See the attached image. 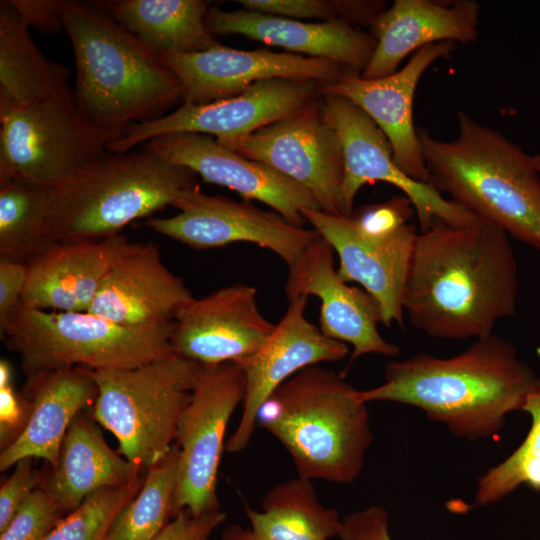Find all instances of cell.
Listing matches in <instances>:
<instances>
[{
  "label": "cell",
  "mask_w": 540,
  "mask_h": 540,
  "mask_svg": "<svg viewBox=\"0 0 540 540\" xmlns=\"http://www.w3.org/2000/svg\"><path fill=\"white\" fill-rule=\"evenodd\" d=\"M441 140L419 129L429 183L480 220L540 252V174L533 156L463 111Z\"/></svg>",
  "instance_id": "cell-4"
},
{
  "label": "cell",
  "mask_w": 540,
  "mask_h": 540,
  "mask_svg": "<svg viewBox=\"0 0 540 540\" xmlns=\"http://www.w3.org/2000/svg\"><path fill=\"white\" fill-rule=\"evenodd\" d=\"M415 215L411 201L405 195L367 205L350 217L356 232L370 240H385L400 232Z\"/></svg>",
  "instance_id": "cell-37"
},
{
  "label": "cell",
  "mask_w": 540,
  "mask_h": 540,
  "mask_svg": "<svg viewBox=\"0 0 540 540\" xmlns=\"http://www.w3.org/2000/svg\"><path fill=\"white\" fill-rule=\"evenodd\" d=\"M199 368L175 353L135 368H85L98 389L91 417L117 438L123 457L148 469L173 446Z\"/></svg>",
  "instance_id": "cell-8"
},
{
  "label": "cell",
  "mask_w": 540,
  "mask_h": 540,
  "mask_svg": "<svg viewBox=\"0 0 540 540\" xmlns=\"http://www.w3.org/2000/svg\"><path fill=\"white\" fill-rule=\"evenodd\" d=\"M518 267L509 235L478 219L436 222L418 233L403 308L412 325L442 339H478L516 312Z\"/></svg>",
  "instance_id": "cell-1"
},
{
  "label": "cell",
  "mask_w": 540,
  "mask_h": 540,
  "mask_svg": "<svg viewBox=\"0 0 540 540\" xmlns=\"http://www.w3.org/2000/svg\"><path fill=\"white\" fill-rule=\"evenodd\" d=\"M225 513L219 510L193 516L188 510H180L172 522L153 540H209L211 533L225 520Z\"/></svg>",
  "instance_id": "cell-41"
},
{
  "label": "cell",
  "mask_w": 540,
  "mask_h": 540,
  "mask_svg": "<svg viewBox=\"0 0 540 540\" xmlns=\"http://www.w3.org/2000/svg\"><path fill=\"white\" fill-rule=\"evenodd\" d=\"M479 16L480 5L473 0H395L371 24L376 47L360 75L389 76L408 55L427 45L472 43L478 38Z\"/></svg>",
  "instance_id": "cell-24"
},
{
  "label": "cell",
  "mask_w": 540,
  "mask_h": 540,
  "mask_svg": "<svg viewBox=\"0 0 540 540\" xmlns=\"http://www.w3.org/2000/svg\"><path fill=\"white\" fill-rule=\"evenodd\" d=\"M172 206L179 210L177 215L152 218L146 225L195 249L249 242L271 250L289 267L319 236L315 229L295 225L275 211L208 195L197 186L181 192Z\"/></svg>",
  "instance_id": "cell-13"
},
{
  "label": "cell",
  "mask_w": 540,
  "mask_h": 540,
  "mask_svg": "<svg viewBox=\"0 0 540 540\" xmlns=\"http://www.w3.org/2000/svg\"><path fill=\"white\" fill-rule=\"evenodd\" d=\"M522 411L530 414L531 428L515 451L479 478L476 505L498 502L524 483L540 491V378L527 393Z\"/></svg>",
  "instance_id": "cell-33"
},
{
  "label": "cell",
  "mask_w": 540,
  "mask_h": 540,
  "mask_svg": "<svg viewBox=\"0 0 540 540\" xmlns=\"http://www.w3.org/2000/svg\"><path fill=\"white\" fill-rule=\"evenodd\" d=\"M358 393L343 375L312 365L272 393L257 425L287 450L298 477L349 484L373 442L367 403Z\"/></svg>",
  "instance_id": "cell-5"
},
{
  "label": "cell",
  "mask_w": 540,
  "mask_h": 540,
  "mask_svg": "<svg viewBox=\"0 0 540 540\" xmlns=\"http://www.w3.org/2000/svg\"><path fill=\"white\" fill-rule=\"evenodd\" d=\"M94 421L83 412L75 417L43 487L64 512L73 511L98 490L143 482L142 469L112 450Z\"/></svg>",
  "instance_id": "cell-27"
},
{
  "label": "cell",
  "mask_w": 540,
  "mask_h": 540,
  "mask_svg": "<svg viewBox=\"0 0 540 540\" xmlns=\"http://www.w3.org/2000/svg\"><path fill=\"white\" fill-rule=\"evenodd\" d=\"M303 216L337 253L340 277L359 283L376 299L381 323L402 326L405 285L418 235L415 225L409 223L389 239L370 240L356 232L349 216L320 209H306Z\"/></svg>",
  "instance_id": "cell-21"
},
{
  "label": "cell",
  "mask_w": 540,
  "mask_h": 540,
  "mask_svg": "<svg viewBox=\"0 0 540 540\" xmlns=\"http://www.w3.org/2000/svg\"><path fill=\"white\" fill-rule=\"evenodd\" d=\"M142 483L92 493L62 518L44 540H105L113 521L138 493Z\"/></svg>",
  "instance_id": "cell-34"
},
{
  "label": "cell",
  "mask_w": 540,
  "mask_h": 540,
  "mask_svg": "<svg viewBox=\"0 0 540 540\" xmlns=\"http://www.w3.org/2000/svg\"><path fill=\"white\" fill-rule=\"evenodd\" d=\"M195 173L143 149L106 155L53 188L49 206L56 242L96 240L174 203L197 186Z\"/></svg>",
  "instance_id": "cell-6"
},
{
  "label": "cell",
  "mask_w": 540,
  "mask_h": 540,
  "mask_svg": "<svg viewBox=\"0 0 540 540\" xmlns=\"http://www.w3.org/2000/svg\"><path fill=\"white\" fill-rule=\"evenodd\" d=\"M454 44L427 45L413 53L403 68L383 78L366 79L349 71L337 82L322 85L323 93L345 97L360 107L387 137L399 168L422 182L429 183V173L413 119L415 91L428 67L450 54Z\"/></svg>",
  "instance_id": "cell-20"
},
{
  "label": "cell",
  "mask_w": 540,
  "mask_h": 540,
  "mask_svg": "<svg viewBox=\"0 0 540 540\" xmlns=\"http://www.w3.org/2000/svg\"><path fill=\"white\" fill-rule=\"evenodd\" d=\"M536 378L511 342L491 334L451 357L420 353L391 360L384 382L358 394L365 403L416 407L453 435L478 441L498 434L509 413L522 411Z\"/></svg>",
  "instance_id": "cell-2"
},
{
  "label": "cell",
  "mask_w": 540,
  "mask_h": 540,
  "mask_svg": "<svg viewBox=\"0 0 540 540\" xmlns=\"http://www.w3.org/2000/svg\"><path fill=\"white\" fill-rule=\"evenodd\" d=\"M174 321L123 326L89 312H58L20 305L1 336L18 354L28 376L81 367L89 370L135 368L174 354Z\"/></svg>",
  "instance_id": "cell-7"
},
{
  "label": "cell",
  "mask_w": 540,
  "mask_h": 540,
  "mask_svg": "<svg viewBox=\"0 0 540 540\" xmlns=\"http://www.w3.org/2000/svg\"><path fill=\"white\" fill-rule=\"evenodd\" d=\"M30 403L16 392L10 364L0 361V439L2 448L11 444L25 427Z\"/></svg>",
  "instance_id": "cell-38"
},
{
  "label": "cell",
  "mask_w": 540,
  "mask_h": 540,
  "mask_svg": "<svg viewBox=\"0 0 540 540\" xmlns=\"http://www.w3.org/2000/svg\"><path fill=\"white\" fill-rule=\"evenodd\" d=\"M162 159L190 169L205 182L237 192L245 201L257 200L289 222L303 226V211L321 209L315 197L302 185L258 161L221 146L215 139L199 133H174L145 143Z\"/></svg>",
  "instance_id": "cell-17"
},
{
  "label": "cell",
  "mask_w": 540,
  "mask_h": 540,
  "mask_svg": "<svg viewBox=\"0 0 540 540\" xmlns=\"http://www.w3.org/2000/svg\"><path fill=\"white\" fill-rule=\"evenodd\" d=\"M121 135L87 122L65 85L0 114V182L57 188L106 156Z\"/></svg>",
  "instance_id": "cell-9"
},
{
  "label": "cell",
  "mask_w": 540,
  "mask_h": 540,
  "mask_svg": "<svg viewBox=\"0 0 540 540\" xmlns=\"http://www.w3.org/2000/svg\"><path fill=\"white\" fill-rule=\"evenodd\" d=\"M107 12L157 56L219 44L206 25L204 1L122 0L107 4Z\"/></svg>",
  "instance_id": "cell-29"
},
{
  "label": "cell",
  "mask_w": 540,
  "mask_h": 540,
  "mask_svg": "<svg viewBox=\"0 0 540 540\" xmlns=\"http://www.w3.org/2000/svg\"><path fill=\"white\" fill-rule=\"evenodd\" d=\"M159 60L177 77L184 102L201 105L230 98L267 79L337 82L348 70L333 62L268 49L239 50L220 43L193 53H164Z\"/></svg>",
  "instance_id": "cell-15"
},
{
  "label": "cell",
  "mask_w": 540,
  "mask_h": 540,
  "mask_svg": "<svg viewBox=\"0 0 540 540\" xmlns=\"http://www.w3.org/2000/svg\"><path fill=\"white\" fill-rule=\"evenodd\" d=\"M249 527L227 526L221 540H329L338 537L342 519L324 506L310 480L280 482L265 495L261 510L245 505Z\"/></svg>",
  "instance_id": "cell-28"
},
{
  "label": "cell",
  "mask_w": 540,
  "mask_h": 540,
  "mask_svg": "<svg viewBox=\"0 0 540 540\" xmlns=\"http://www.w3.org/2000/svg\"><path fill=\"white\" fill-rule=\"evenodd\" d=\"M320 104L342 144V201L345 216L353 214L355 197L365 184L382 181L400 189L411 201L421 232L430 229L438 221L464 226L478 220L468 210L445 198L430 183L415 180L402 171L394 161L385 134L352 101L336 94L323 93Z\"/></svg>",
  "instance_id": "cell-12"
},
{
  "label": "cell",
  "mask_w": 540,
  "mask_h": 540,
  "mask_svg": "<svg viewBox=\"0 0 540 540\" xmlns=\"http://www.w3.org/2000/svg\"><path fill=\"white\" fill-rule=\"evenodd\" d=\"M205 21L214 36L239 34L291 54L333 62L358 74L376 47L372 34L342 20L310 23L245 9L212 8Z\"/></svg>",
  "instance_id": "cell-25"
},
{
  "label": "cell",
  "mask_w": 540,
  "mask_h": 540,
  "mask_svg": "<svg viewBox=\"0 0 540 540\" xmlns=\"http://www.w3.org/2000/svg\"><path fill=\"white\" fill-rule=\"evenodd\" d=\"M307 298L288 302L265 343L241 365L246 392L239 423L225 444L228 452L237 453L248 446L260 408L281 384L306 367L338 361L348 354L347 344L329 338L306 319Z\"/></svg>",
  "instance_id": "cell-19"
},
{
  "label": "cell",
  "mask_w": 540,
  "mask_h": 540,
  "mask_svg": "<svg viewBox=\"0 0 540 540\" xmlns=\"http://www.w3.org/2000/svg\"><path fill=\"white\" fill-rule=\"evenodd\" d=\"M30 412L19 436L0 455L4 471L25 458L57 465L63 438L75 417L93 406L98 389L85 368L74 367L28 376Z\"/></svg>",
  "instance_id": "cell-26"
},
{
  "label": "cell",
  "mask_w": 540,
  "mask_h": 540,
  "mask_svg": "<svg viewBox=\"0 0 540 540\" xmlns=\"http://www.w3.org/2000/svg\"><path fill=\"white\" fill-rule=\"evenodd\" d=\"M388 520L383 506L371 505L346 515L338 537L340 540H393Z\"/></svg>",
  "instance_id": "cell-40"
},
{
  "label": "cell",
  "mask_w": 540,
  "mask_h": 540,
  "mask_svg": "<svg viewBox=\"0 0 540 540\" xmlns=\"http://www.w3.org/2000/svg\"><path fill=\"white\" fill-rule=\"evenodd\" d=\"M64 513L45 488L37 487L0 532V540H44Z\"/></svg>",
  "instance_id": "cell-36"
},
{
  "label": "cell",
  "mask_w": 540,
  "mask_h": 540,
  "mask_svg": "<svg viewBox=\"0 0 540 540\" xmlns=\"http://www.w3.org/2000/svg\"><path fill=\"white\" fill-rule=\"evenodd\" d=\"M232 151L262 162L302 185L323 211L345 216L342 144L322 110L320 98L258 129Z\"/></svg>",
  "instance_id": "cell-14"
},
{
  "label": "cell",
  "mask_w": 540,
  "mask_h": 540,
  "mask_svg": "<svg viewBox=\"0 0 540 540\" xmlns=\"http://www.w3.org/2000/svg\"><path fill=\"white\" fill-rule=\"evenodd\" d=\"M178 462L175 444L148 468L140 490L119 512L105 540H153L164 529L173 514Z\"/></svg>",
  "instance_id": "cell-32"
},
{
  "label": "cell",
  "mask_w": 540,
  "mask_h": 540,
  "mask_svg": "<svg viewBox=\"0 0 540 540\" xmlns=\"http://www.w3.org/2000/svg\"><path fill=\"white\" fill-rule=\"evenodd\" d=\"M10 3L29 26L45 33L64 28L60 1L10 0Z\"/></svg>",
  "instance_id": "cell-43"
},
{
  "label": "cell",
  "mask_w": 540,
  "mask_h": 540,
  "mask_svg": "<svg viewBox=\"0 0 540 540\" xmlns=\"http://www.w3.org/2000/svg\"><path fill=\"white\" fill-rule=\"evenodd\" d=\"M29 27L10 1L0 2V114L68 85L69 69L43 55Z\"/></svg>",
  "instance_id": "cell-30"
},
{
  "label": "cell",
  "mask_w": 540,
  "mask_h": 540,
  "mask_svg": "<svg viewBox=\"0 0 540 540\" xmlns=\"http://www.w3.org/2000/svg\"><path fill=\"white\" fill-rule=\"evenodd\" d=\"M26 278V262L0 258V328L20 305Z\"/></svg>",
  "instance_id": "cell-42"
},
{
  "label": "cell",
  "mask_w": 540,
  "mask_h": 540,
  "mask_svg": "<svg viewBox=\"0 0 540 540\" xmlns=\"http://www.w3.org/2000/svg\"><path fill=\"white\" fill-rule=\"evenodd\" d=\"M256 296L253 286L236 283L193 298L174 317V353L200 365H242L275 327L259 311Z\"/></svg>",
  "instance_id": "cell-16"
},
{
  "label": "cell",
  "mask_w": 540,
  "mask_h": 540,
  "mask_svg": "<svg viewBox=\"0 0 540 540\" xmlns=\"http://www.w3.org/2000/svg\"><path fill=\"white\" fill-rule=\"evenodd\" d=\"M182 278L162 262L152 242H133L103 280L87 312L130 327L174 321L193 299Z\"/></svg>",
  "instance_id": "cell-23"
},
{
  "label": "cell",
  "mask_w": 540,
  "mask_h": 540,
  "mask_svg": "<svg viewBox=\"0 0 540 540\" xmlns=\"http://www.w3.org/2000/svg\"><path fill=\"white\" fill-rule=\"evenodd\" d=\"M53 188L0 182V256L28 262L57 243L49 206Z\"/></svg>",
  "instance_id": "cell-31"
},
{
  "label": "cell",
  "mask_w": 540,
  "mask_h": 540,
  "mask_svg": "<svg viewBox=\"0 0 540 540\" xmlns=\"http://www.w3.org/2000/svg\"><path fill=\"white\" fill-rule=\"evenodd\" d=\"M334 250L320 235L289 266L285 295L289 301L314 295L321 301L320 329L329 338L352 345L350 364L367 354L396 357L398 346L378 330L382 321L376 299L366 290L347 285L334 266Z\"/></svg>",
  "instance_id": "cell-18"
},
{
  "label": "cell",
  "mask_w": 540,
  "mask_h": 540,
  "mask_svg": "<svg viewBox=\"0 0 540 540\" xmlns=\"http://www.w3.org/2000/svg\"><path fill=\"white\" fill-rule=\"evenodd\" d=\"M243 9L295 20H342L371 24L382 13L385 2L352 0H238Z\"/></svg>",
  "instance_id": "cell-35"
},
{
  "label": "cell",
  "mask_w": 540,
  "mask_h": 540,
  "mask_svg": "<svg viewBox=\"0 0 540 540\" xmlns=\"http://www.w3.org/2000/svg\"><path fill=\"white\" fill-rule=\"evenodd\" d=\"M39 477L32 466V458L17 462L11 476L0 488V532L10 522L18 508L37 488Z\"/></svg>",
  "instance_id": "cell-39"
},
{
  "label": "cell",
  "mask_w": 540,
  "mask_h": 540,
  "mask_svg": "<svg viewBox=\"0 0 540 540\" xmlns=\"http://www.w3.org/2000/svg\"><path fill=\"white\" fill-rule=\"evenodd\" d=\"M532 156H533L534 164L540 174V152Z\"/></svg>",
  "instance_id": "cell-44"
},
{
  "label": "cell",
  "mask_w": 540,
  "mask_h": 540,
  "mask_svg": "<svg viewBox=\"0 0 540 540\" xmlns=\"http://www.w3.org/2000/svg\"><path fill=\"white\" fill-rule=\"evenodd\" d=\"M322 85L309 80L267 79L230 98L201 105L184 102L168 115L128 126L110 142L108 151L129 152L142 142L174 133L214 135L221 146L233 150L258 129L319 99Z\"/></svg>",
  "instance_id": "cell-11"
},
{
  "label": "cell",
  "mask_w": 540,
  "mask_h": 540,
  "mask_svg": "<svg viewBox=\"0 0 540 540\" xmlns=\"http://www.w3.org/2000/svg\"><path fill=\"white\" fill-rule=\"evenodd\" d=\"M76 65L74 99L90 124L117 133L183 97L177 77L108 12L60 0Z\"/></svg>",
  "instance_id": "cell-3"
},
{
  "label": "cell",
  "mask_w": 540,
  "mask_h": 540,
  "mask_svg": "<svg viewBox=\"0 0 540 540\" xmlns=\"http://www.w3.org/2000/svg\"><path fill=\"white\" fill-rule=\"evenodd\" d=\"M122 234L57 242L27 262L21 304L58 312H87L114 264L131 248Z\"/></svg>",
  "instance_id": "cell-22"
},
{
  "label": "cell",
  "mask_w": 540,
  "mask_h": 540,
  "mask_svg": "<svg viewBox=\"0 0 540 540\" xmlns=\"http://www.w3.org/2000/svg\"><path fill=\"white\" fill-rule=\"evenodd\" d=\"M245 392L246 377L241 365H200L176 428L179 462L174 515L183 509L193 516L220 509L216 487L225 434Z\"/></svg>",
  "instance_id": "cell-10"
}]
</instances>
